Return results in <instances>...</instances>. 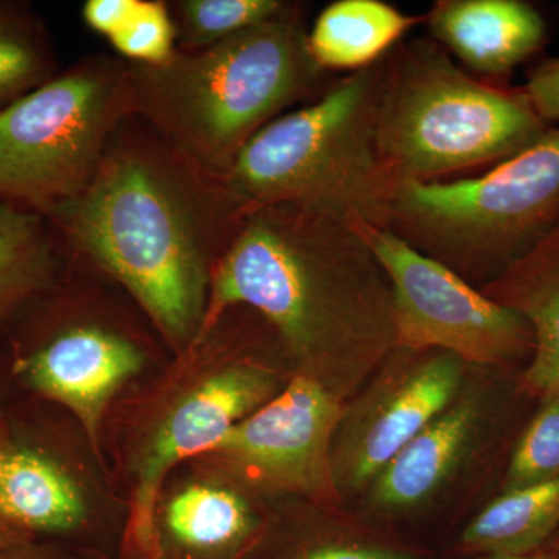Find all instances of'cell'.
Masks as SVG:
<instances>
[{
	"mask_svg": "<svg viewBox=\"0 0 559 559\" xmlns=\"http://www.w3.org/2000/svg\"><path fill=\"white\" fill-rule=\"evenodd\" d=\"M246 212L223 180L198 170L130 116L110 139L90 187L47 218L70 259L127 290L183 356Z\"/></svg>",
	"mask_w": 559,
	"mask_h": 559,
	"instance_id": "1",
	"label": "cell"
},
{
	"mask_svg": "<svg viewBox=\"0 0 559 559\" xmlns=\"http://www.w3.org/2000/svg\"><path fill=\"white\" fill-rule=\"evenodd\" d=\"M234 308L257 312L293 374L318 382L341 403L399 347L392 288L367 238L290 205L246 212L187 352Z\"/></svg>",
	"mask_w": 559,
	"mask_h": 559,
	"instance_id": "2",
	"label": "cell"
},
{
	"mask_svg": "<svg viewBox=\"0 0 559 559\" xmlns=\"http://www.w3.org/2000/svg\"><path fill=\"white\" fill-rule=\"evenodd\" d=\"M323 75L293 3L274 20L205 49L178 50L164 64L130 62L131 110L198 170L223 180L257 132L326 90Z\"/></svg>",
	"mask_w": 559,
	"mask_h": 559,
	"instance_id": "3",
	"label": "cell"
},
{
	"mask_svg": "<svg viewBox=\"0 0 559 559\" xmlns=\"http://www.w3.org/2000/svg\"><path fill=\"white\" fill-rule=\"evenodd\" d=\"M382 61L257 132L224 176L231 197L246 210L290 205L362 235L390 229L399 182L377 143Z\"/></svg>",
	"mask_w": 559,
	"mask_h": 559,
	"instance_id": "4",
	"label": "cell"
},
{
	"mask_svg": "<svg viewBox=\"0 0 559 559\" xmlns=\"http://www.w3.org/2000/svg\"><path fill=\"white\" fill-rule=\"evenodd\" d=\"M550 128L522 87L474 79L433 39L400 43L382 61L377 143L399 183L498 165Z\"/></svg>",
	"mask_w": 559,
	"mask_h": 559,
	"instance_id": "5",
	"label": "cell"
},
{
	"mask_svg": "<svg viewBox=\"0 0 559 559\" xmlns=\"http://www.w3.org/2000/svg\"><path fill=\"white\" fill-rule=\"evenodd\" d=\"M559 226V127L481 175L406 180L396 187L390 229L477 289Z\"/></svg>",
	"mask_w": 559,
	"mask_h": 559,
	"instance_id": "6",
	"label": "cell"
},
{
	"mask_svg": "<svg viewBox=\"0 0 559 559\" xmlns=\"http://www.w3.org/2000/svg\"><path fill=\"white\" fill-rule=\"evenodd\" d=\"M132 116L130 62L81 58L0 110V201L47 216L75 200Z\"/></svg>",
	"mask_w": 559,
	"mask_h": 559,
	"instance_id": "7",
	"label": "cell"
},
{
	"mask_svg": "<svg viewBox=\"0 0 559 559\" xmlns=\"http://www.w3.org/2000/svg\"><path fill=\"white\" fill-rule=\"evenodd\" d=\"M392 288L399 347L439 349L471 367L524 369L535 348L527 320L489 299L392 229L364 234Z\"/></svg>",
	"mask_w": 559,
	"mask_h": 559,
	"instance_id": "8",
	"label": "cell"
},
{
	"mask_svg": "<svg viewBox=\"0 0 559 559\" xmlns=\"http://www.w3.org/2000/svg\"><path fill=\"white\" fill-rule=\"evenodd\" d=\"M465 360L439 349L396 347L362 388L342 404L331 444V473L341 502L362 498L371 481L469 378Z\"/></svg>",
	"mask_w": 559,
	"mask_h": 559,
	"instance_id": "9",
	"label": "cell"
},
{
	"mask_svg": "<svg viewBox=\"0 0 559 559\" xmlns=\"http://www.w3.org/2000/svg\"><path fill=\"white\" fill-rule=\"evenodd\" d=\"M342 404L318 382L290 374L285 388L241 419L205 457L246 491L341 506L331 444Z\"/></svg>",
	"mask_w": 559,
	"mask_h": 559,
	"instance_id": "10",
	"label": "cell"
},
{
	"mask_svg": "<svg viewBox=\"0 0 559 559\" xmlns=\"http://www.w3.org/2000/svg\"><path fill=\"white\" fill-rule=\"evenodd\" d=\"M278 371L252 356L210 367L176 399L135 462L128 539L143 559H159L156 514L162 488L180 462L209 454L234 426L285 388Z\"/></svg>",
	"mask_w": 559,
	"mask_h": 559,
	"instance_id": "11",
	"label": "cell"
},
{
	"mask_svg": "<svg viewBox=\"0 0 559 559\" xmlns=\"http://www.w3.org/2000/svg\"><path fill=\"white\" fill-rule=\"evenodd\" d=\"M518 371L485 369L476 384L468 378L457 399L371 481L362 496L370 513L399 520L436 502L485 450L507 407L527 393L520 380L506 389L503 381Z\"/></svg>",
	"mask_w": 559,
	"mask_h": 559,
	"instance_id": "12",
	"label": "cell"
},
{
	"mask_svg": "<svg viewBox=\"0 0 559 559\" xmlns=\"http://www.w3.org/2000/svg\"><path fill=\"white\" fill-rule=\"evenodd\" d=\"M140 342L116 325L83 316L44 326L14 370L35 392L68 407L92 444L110 399L145 366Z\"/></svg>",
	"mask_w": 559,
	"mask_h": 559,
	"instance_id": "13",
	"label": "cell"
},
{
	"mask_svg": "<svg viewBox=\"0 0 559 559\" xmlns=\"http://www.w3.org/2000/svg\"><path fill=\"white\" fill-rule=\"evenodd\" d=\"M425 21L430 39L496 81L538 53L547 38L543 14L525 0H439Z\"/></svg>",
	"mask_w": 559,
	"mask_h": 559,
	"instance_id": "14",
	"label": "cell"
},
{
	"mask_svg": "<svg viewBox=\"0 0 559 559\" xmlns=\"http://www.w3.org/2000/svg\"><path fill=\"white\" fill-rule=\"evenodd\" d=\"M159 516V551L167 544L180 559H240L261 532L250 492L221 474L180 488Z\"/></svg>",
	"mask_w": 559,
	"mask_h": 559,
	"instance_id": "15",
	"label": "cell"
},
{
	"mask_svg": "<svg viewBox=\"0 0 559 559\" xmlns=\"http://www.w3.org/2000/svg\"><path fill=\"white\" fill-rule=\"evenodd\" d=\"M480 290L521 314L533 331L535 348L520 371L522 389L535 400L544 393L559 395V226Z\"/></svg>",
	"mask_w": 559,
	"mask_h": 559,
	"instance_id": "16",
	"label": "cell"
},
{
	"mask_svg": "<svg viewBox=\"0 0 559 559\" xmlns=\"http://www.w3.org/2000/svg\"><path fill=\"white\" fill-rule=\"evenodd\" d=\"M0 514L33 538V533L80 527L86 502L79 485L53 459L7 437L0 444Z\"/></svg>",
	"mask_w": 559,
	"mask_h": 559,
	"instance_id": "17",
	"label": "cell"
},
{
	"mask_svg": "<svg viewBox=\"0 0 559 559\" xmlns=\"http://www.w3.org/2000/svg\"><path fill=\"white\" fill-rule=\"evenodd\" d=\"M425 22L381 0H337L308 31V49L323 72H358L388 57L407 32Z\"/></svg>",
	"mask_w": 559,
	"mask_h": 559,
	"instance_id": "18",
	"label": "cell"
},
{
	"mask_svg": "<svg viewBox=\"0 0 559 559\" xmlns=\"http://www.w3.org/2000/svg\"><path fill=\"white\" fill-rule=\"evenodd\" d=\"M66 260L47 216L0 201V326L55 288Z\"/></svg>",
	"mask_w": 559,
	"mask_h": 559,
	"instance_id": "19",
	"label": "cell"
},
{
	"mask_svg": "<svg viewBox=\"0 0 559 559\" xmlns=\"http://www.w3.org/2000/svg\"><path fill=\"white\" fill-rule=\"evenodd\" d=\"M559 532V477L499 492L471 520L460 547L476 555H527Z\"/></svg>",
	"mask_w": 559,
	"mask_h": 559,
	"instance_id": "20",
	"label": "cell"
},
{
	"mask_svg": "<svg viewBox=\"0 0 559 559\" xmlns=\"http://www.w3.org/2000/svg\"><path fill=\"white\" fill-rule=\"evenodd\" d=\"M57 53L28 3L0 0V110L53 79Z\"/></svg>",
	"mask_w": 559,
	"mask_h": 559,
	"instance_id": "21",
	"label": "cell"
},
{
	"mask_svg": "<svg viewBox=\"0 0 559 559\" xmlns=\"http://www.w3.org/2000/svg\"><path fill=\"white\" fill-rule=\"evenodd\" d=\"M178 50L193 51L274 20L293 7L283 0H178L168 2Z\"/></svg>",
	"mask_w": 559,
	"mask_h": 559,
	"instance_id": "22",
	"label": "cell"
},
{
	"mask_svg": "<svg viewBox=\"0 0 559 559\" xmlns=\"http://www.w3.org/2000/svg\"><path fill=\"white\" fill-rule=\"evenodd\" d=\"M559 477V395L544 393L514 437L500 492L544 484Z\"/></svg>",
	"mask_w": 559,
	"mask_h": 559,
	"instance_id": "23",
	"label": "cell"
},
{
	"mask_svg": "<svg viewBox=\"0 0 559 559\" xmlns=\"http://www.w3.org/2000/svg\"><path fill=\"white\" fill-rule=\"evenodd\" d=\"M109 43L131 64H164L178 51L170 5L164 0H139L131 20Z\"/></svg>",
	"mask_w": 559,
	"mask_h": 559,
	"instance_id": "24",
	"label": "cell"
},
{
	"mask_svg": "<svg viewBox=\"0 0 559 559\" xmlns=\"http://www.w3.org/2000/svg\"><path fill=\"white\" fill-rule=\"evenodd\" d=\"M282 559H419L414 551L356 538H329L290 551Z\"/></svg>",
	"mask_w": 559,
	"mask_h": 559,
	"instance_id": "25",
	"label": "cell"
},
{
	"mask_svg": "<svg viewBox=\"0 0 559 559\" xmlns=\"http://www.w3.org/2000/svg\"><path fill=\"white\" fill-rule=\"evenodd\" d=\"M522 91L540 119L559 127V57L547 58L530 70Z\"/></svg>",
	"mask_w": 559,
	"mask_h": 559,
	"instance_id": "26",
	"label": "cell"
},
{
	"mask_svg": "<svg viewBox=\"0 0 559 559\" xmlns=\"http://www.w3.org/2000/svg\"><path fill=\"white\" fill-rule=\"evenodd\" d=\"M139 0H87L81 11L87 27L110 39L131 20Z\"/></svg>",
	"mask_w": 559,
	"mask_h": 559,
	"instance_id": "27",
	"label": "cell"
},
{
	"mask_svg": "<svg viewBox=\"0 0 559 559\" xmlns=\"http://www.w3.org/2000/svg\"><path fill=\"white\" fill-rule=\"evenodd\" d=\"M0 559H62L57 550L31 539L2 551Z\"/></svg>",
	"mask_w": 559,
	"mask_h": 559,
	"instance_id": "28",
	"label": "cell"
},
{
	"mask_svg": "<svg viewBox=\"0 0 559 559\" xmlns=\"http://www.w3.org/2000/svg\"><path fill=\"white\" fill-rule=\"evenodd\" d=\"M7 437H9V430H7L5 425H3L2 419H0V444L3 443ZM31 539H33L32 536L25 535V533L14 528L13 525H10L9 522L3 520L2 514H0V554L11 549V547L17 546V544L27 543V540Z\"/></svg>",
	"mask_w": 559,
	"mask_h": 559,
	"instance_id": "29",
	"label": "cell"
},
{
	"mask_svg": "<svg viewBox=\"0 0 559 559\" xmlns=\"http://www.w3.org/2000/svg\"><path fill=\"white\" fill-rule=\"evenodd\" d=\"M476 559H555L554 551L550 549H540L527 555H480Z\"/></svg>",
	"mask_w": 559,
	"mask_h": 559,
	"instance_id": "30",
	"label": "cell"
},
{
	"mask_svg": "<svg viewBox=\"0 0 559 559\" xmlns=\"http://www.w3.org/2000/svg\"><path fill=\"white\" fill-rule=\"evenodd\" d=\"M555 538H557V544H555V547H551V551H554V557L555 559H559V532H558V535L555 536Z\"/></svg>",
	"mask_w": 559,
	"mask_h": 559,
	"instance_id": "31",
	"label": "cell"
}]
</instances>
